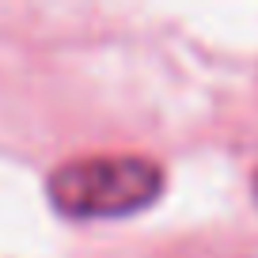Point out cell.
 <instances>
[{"instance_id":"6da1fadb","label":"cell","mask_w":258,"mask_h":258,"mask_svg":"<svg viewBox=\"0 0 258 258\" xmlns=\"http://www.w3.org/2000/svg\"><path fill=\"white\" fill-rule=\"evenodd\" d=\"M46 194L49 205L73 220L133 217L160 202L163 167L148 156H80L49 175Z\"/></svg>"},{"instance_id":"7a4b0ae2","label":"cell","mask_w":258,"mask_h":258,"mask_svg":"<svg viewBox=\"0 0 258 258\" xmlns=\"http://www.w3.org/2000/svg\"><path fill=\"white\" fill-rule=\"evenodd\" d=\"M250 190H254V202H258V171H254V178H250Z\"/></svg>"}]
</instances>
